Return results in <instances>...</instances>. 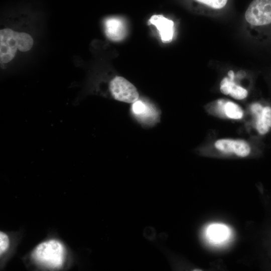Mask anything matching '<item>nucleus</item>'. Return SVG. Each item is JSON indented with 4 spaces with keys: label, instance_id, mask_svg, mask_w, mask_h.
Wrapping results in <instances>:
<instances>
[{
    "label": "nucleus",
    "instance_id": "obj_1",
    "mask_svg": "<svg viewBox=\"0 0 271 271\" xmlns=\"http://www.w3.org/2000/svg\"><path fill=\"white\" fill-rule=\"evenodd\" d=\"M32 256L38 263L51 268L60 267L64 261L65 249L61 242L50 240L39 244Z\"/></svg>",
    "mask_w": 271,
    "mask_h": 271
},
{
    "label": "nucleus",
    "instance_id": "obj_2",
    "mask_svg": "<svg viewBox=\"0 0 271 271\" xmlns=\"http://www.w3.org/2000/svg\"><path fill=\"white\" fill-rule=\"evenodd\" d=\"M108 89L111 97L118 101L132 103L139 99L137 88L122 76L114 77L109 82Z\"/></svg>",
    "mask_w": 271,
    "mask_h": 271
},
{
    "label": "nucleus",
    "instance_id": "obj_3",
    "mask_svg": "<svg viewBox=\"0 0 271 271\" xmlns=\"http://www.w3.org/2000/svg\"><path fill=\"white\" fill-rule=\"evenodd\" d=\"M245 19L253 26L271 24V0H253L244 15Z\"/></svg>",
    "mask_w": 271,
    "mask_h": 271
},
{
    "label": "nucleus",
    "instance_id": "obj_4",
    "mask_svg": "<svg viewBox=\"0 0 271 271\" xmlns=\"http://www.w3.org/2000/svg\"><path fill=\"white\" fill-rule=\"evenodd\" d=\"M131 114L141 124L155 125L160 119V111L154 105L142 99H138L130 106Z\"/></svg>",
    "mask_w": 271,
    "mask_h": 271
},
{
    "label": "nucleus",
    "instance_id": "obj_5",
    "mask_svg": "<svg viewBox=\"0 0 271 271\" xmlns=\"http://www.w3.org/2000/svg\"><path fill=\"white\" fill-rule=\"evenodd\" d=\"M18 32L6 28L0 31V62L6 63L15 56L19 43Z\"/></svg>",
    "mask_w": 271,
    "mask_h": 271
},
{
    "label": "nucleus",
    "instance_id": "obj_6",
    "mask_svg": "<svg viewBox=\"0 0 271 271\" xmlns=\"http://www.w3.org/2000/svg\"><path fill=\"white\" fill-rule=\"evenodd\" d=\"M216 149L221 153L245 157L251 152V147L245 140L233 139H220L214 143Z\"/></svg>",
    "mask_w": 271,
    "mask_h": 271
},
{
    "label": "nucleus",
    "instance_id": "obj_7",
    "mask_svg": "<svg viewBox=\"0 0 271 271\" xmlns=\"http://www.w3.org/2000/svg\"><path fill=\"white\" fill-rule=\"evenodd\" d=\"M254 125L260 136H264L271 130V106L255 103L251 106Z\"/></svg>",
    "mask_w": 271,
    "mask_h": 271
},
{
    "label": "nucleus",
    "instance_id": "obj_8",
    "mask_svg": "<svg viewBox=\"0 0 271 271\" xmlns=\"http://www.w3.org/2000/svg\"><path fill=\"white\" fill-rule=\"evenodd\" d=\"M234 73L232 70L228 72V76L224 77L220 82V92L226 95H229L234 99L242 100L248 95L247 90L234 81Z\"/></svg>",
    "mask_w": 271,
    "mask_h": 271
},
{
    "label": "nucleus",
    "instance_id": "obj_9",
    "mask_svg": "<svg viewBox=\"0 0 271 271\" xmlns=\"http://www.w3.org/2000/svg\"><path fill=\"white\" fill-rule=\"evenodd\" d=\"M148 23L155 26L163 43H169L172 41L174 31L173 21L162 15H154L150 18Z\"/></svg>",
    "mask_w": 271,
    "mask_h": 271
},
{
    "label": "nucleus",
    "instance_id": "obj_10",
    "mask_svg": "<svg viewBox=\"0 0 271 271\" xmlns=\"http://www.w3.org/2000/svg\"><path fill=\"white\" fill-rule=\"evenodd\" d=\"M104 27L106 36L112 41H120L126 35L125 22L120 18H110L106 19Z\"/></svg>",
    "mask_w": 271,
    "mask_h": 271
},
{
    "label": "nucleus",
    "instance_id": "obj_11",
    "mask_svg": "<svg viewBox=\"0 0 271 271\" xmlns=\"http://www.w3.org/2000/svg\"><path fill=\"white\" fill-rule=\"evenodd\" d=\"M229 228L225 225L220 223L211 224L206 230V236L210 242L214 244H220L226 241L230 235Z\"/></svg>",
    "mask_w": 271,
    "mask_h": 271
},
{
    "label": "nucleus",
    "instance_id": "obj_12",
    "mask_svg": "<svg viewBox=\"0 0 271 271\" xmlns=\"http://www.w3.org/2000/svg\"><path fill=\"white\" fill-rule=\"evenodd\" d=\"M218 105L220 111L229 119H240L244 115V111L242 107L233 101L220 100L218 102Z\"/></svg>",
    "mask_w": 271,
    "mask_h": 271
},
{
    "label": "nucleus",
    "instance_id": "obj_13",
    "mask_svg": "<svg viewBox=\"0 0 271 271\" xmlns=\"http://www.w3.org/2000/svg\"><path fill=\"white\" fill-rule=\"evenodd\" d=\"M19 43L18 50L22 52L30 50L33 45V40L28 34L24 32L18 33Z\"/></svg>",
    "mask_w": 271,
    "mask_h": 271
},
{
    "label": "nucleus",
    "instance_id": "obj_14",
    "mask_svg": "<svg viewBox=\"0 0 271 271\" xmlns=\"http://www.w3.org/2000/svg\"><path fill=\"white\" fill-rule=\"evenodd\" d=\"M214 9H220L226 5L228 0H195Z\"/></svg>",
    "mask_w": 271,
    "mask_h": 271
},
{
    "label": "nucleus",
    "instance_id": "obj_15",
    "mask_svg": "<svg viewBox=\"0 0 271 271\" xmlns=\"http://www.w3.org/2000/svg\"><path fill=\"white\" fill-rule=\"evenodd\" d=\"M9 240L8 236L3 232H0V253H3L8 248Z\"/></svg>",
    "mask_w": 271,
    "mask_h": 271
}]
</instances>
